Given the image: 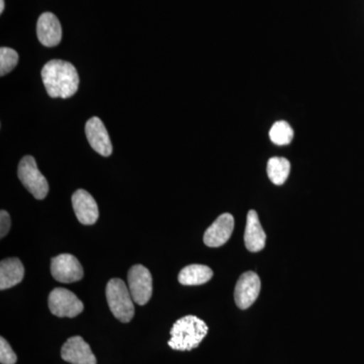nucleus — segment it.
I'll return each mask as SVG.
<instances>
[{"label":"nucleus","instance_id":"1","mask_svg":"<svg viewBox=\"0 0 364 364\" xmlns=\"http://www.w3.org/2000/svg\"><path fill=\"white\" fill-rule=\"evenodd\" d=\"M43 83L49 97L69 98L78 90L79 76L75 67L63 60H51L42 69Z\"/></svg>","mask_w":364,"mask_h":364},{"label":"nucleus","instance_id":"2","mask_svg":"<svg viewBox=\"0 0 364 364\" xmlns=\"http://www.w3.org/2000/svg\"><path fill=\"white\" fill-rule=\"evenodd\" d=\"M208 332V325L200 318L186 316L172 326L168 345L174 350L191 351L200 344Z\"/></svg>","mask_w":364,"mask_h":364},{"label":"nucleus","instance_id":"3","mask_svg":"<svg viewBox=\"0 0 364 364\" xmlns=\"http://www.w3.org/2000/svg\"><path fill=\"white\" fill-rule=\"evenodd\" d=\"M107 301L112 315L122 323H129L135 315L134 299L124 280L112 279L107 282Z\"/></svg>","mask_w":364,"mask_h":364},{"label":"nucleus","instance_id":"4","mask_svg":"<svg viewBox=\"0 0 364 364\" xmlns=\"http://www.w3.org/2000/svg\"><path fill=\"white\" fill-rule=\"evenodd\" d=\"M18 174L21 183L33 198L44 200L49 193V183L38 168L35 158L30 155L23 157L18 164Z\"/></svg>","mask_w":364,"mask_h":364},{"label":"nucleus","instance_id":"5","mask_svg":"<svg viewBox=\"0 0 364 364\" xmlns=\"http://www.w3.org/2000/svg\"><path fill=\"white\" fill-rule=\"evenodd\" d=\"M48 305L53 315L59 318H75L85 309L82 301L75 294L62 287L53 289Z\"/></svg>","mask_w":364,"mask_h":364},{"label":"nucleus","instance_id":"6","mask_svg":"<svg viewBox=\"0 0 364 364\" xmlns=\"http://www.w3.org/2000/svg\"><path fill=\"white\" fill-rule=\"evenodd\" d=\"M128 287L134 301L144 306L150 301L153 291L152 275L143 265H134L128 272Z\"/></svg>","mask_w":364,"mask_h":364},{"label":"nucleus","instance_id":"7","mask_svg":"<svg viewBox=\"0 0 364 364\" xmlns=\"http://www.w3.org/2000/svg\"><path fill=\"white\" fill-rule=\"evenodd\" d=\"M51 273L57 282L72 284L82 279L83 268L75 256L61 254L52 258Z\"/></svg>","mask_w":364,"mask_h":364},{"label":"nucleus","instance_id":"8","mask_svg":"<svg viewBox=\"0 0 364 364\" xmlns=\"http://www.w3.org/2000/svg\"><path fill=\"white\" fill-rule=\"evenodd\" d=\"M261 282L255 272L243 273L235 287V301L242 310L248 309L259 296Z\"/></svg>","mask_w":364,"mask_h":364},{"label":"nucleus","instance_id":"9","mask_svg":"<svg viewBox=\"0 0 364 364\" xmlns=\"http://www.w3.org/2000/svg\"><path fill=\"white\" fill-rule=\"evenodd\" d=\"M85 134L88 143L95 152L104 157L111 156L112 153L111 139L102 119L97 117L88 119L85 124Z\"/></svg>","mask_w":364,"mask_h":364},{"label":"nucleus","instance_id":"10","mask_svg":"<svg viewBox=\"0 0 364 364\" xmlns=\"http://www.w3.org/2000/svg\"><path fill=\"white\" fill-rule=\"evenodd\" d=\"M61 358L71 364H97V358L90 345L80 336L67 340L61 349Z\"/></svg>","mask_w":364,"mask_h":364},{"label":"nucleus","instance_id":"11","mask_svg":"<svg viewBox=\"0 0 364 364\" xmlns=\"http://www.w3.org/2000/svg\"><path fill=\"white\" fill-rule=\"evenodd\" d=\"M234 218L231 214H223L205 231L203 242L208 247H221L231 238L234 230Z\"/></svg>","mask_w":364,"mask_h":364},{"label":"nucleus","instance_id":"12","mask_svg":"<svg viewBox=\"0 0 364 364\" xmlns=\"http://www.w3.org/2000/svg\"><path fill=\"white\" fill-rule=\"evenodd\" d=\"M72 207L81 224L87 226L95 224L100 217L97 202L85 189H78L73 193Z\"/></svg>","mask_w":364,"mask_h":364},{"label":"nucleus","instance_id":"13","mask_svg":"<svg viewBox=\"0 0 364 364\" xmlns=\"http://www.w3.org/2000/svg\"><path fill=\"white\" fill-rule=\"evenodd\" d=\"M37 35L41 44L45 47L59 45L62 40V26L58 18L52 13L41 14L37 23Z\"/></svg>","mask_w":364,"mask_h":364},{"label":"nucleus","instance_id":"14","mask_svg":"<svg viewBox=\"0 0 364 364\" xmlns=\"http://www.w3.org/2000/svg\"><path fill=\"white\" fill-rule=\"evenodd\" d=\"M244 241L246 248L251 252H259L265 247L267 234L261 226L259 218L255 210H249Z\"/></svg>","mask_w":364,"mask_h":364},{"label":"nucleus","instance_id":"15","mask_svg":"<svg viewBox=\"0 0 364 364\" xmlns=\"http://www.w3.org/2000/svg\"><path fill=\"white\" fill-rule=\"evenodd\" d=\"M25 277V267L18 258H6L0 262V289H11Z\"/></svg>","mask_w":364,"mask_h":364},{"label":"nucleus","instance_id":"16","mask_svg":"<svg viewBox=\"0 0 364 364\" xmlns=\"http://www.w3.org/2000/svg\"><path fill=\"white\" fill-rule=\"evenodd\" d=\"M213 270L207 265L191 264L179 272L178 282L183 286H200L213 277Z\"/></svg>","mask_w":364,"mask_h":364},{"label":"nucleus","instance_id":"17","mask_svg":"<svg viewBox=\"0 0 364 364\" xmlns=\"http://www.w3.org/2000/svg\"><path fill=\"white\" fill-rule=\"evenodd\" d=\"M291 172V163L284 157H273L268 160L267 176L275 186H282Z\"/></svg>","mask_w":364,"mask_h":364},{"label":"nucleus","instance_id":"18","mask_svg":"<svg viewBox=\"0 0 364 364\" xmlns=\"http://www.w3.org/2000/svg\"><path fill=\"white\" fill-rule=\"evenodd\" d=\"M269 138L272 142L277 144V145H289L294 138L293 128L287 122H277L270 129Z\"/></svg>","mask_w":364,"mask_h":364},{"label":"nucleus","instance_id":"19","mask_svg":"<svg viewBox=\"0 0 364 364\" xmlns=\"http://www.w3.org/2000/svg\"><path fill=\"white\" fill-rule=\"evenodd\" d=\"M18 54L11 48L0 49V75L4 76L18 65Z\"/></svg>","mask_w":364,"mask_h":364},{"label":"nucleus","instance_id":"20","mask_svg":"<svg viewBox=\"0 0 364 364\" xmlns=\"http://www.w3.org/2000/svg\"><path fill=\"white\" fill-rule=\"evenodd\" d=\"M18 361V356L14 353L11 345L4 337L0 338V363L16 364Z\"/></svg>","mask_w":364,"mask_h":364},{"label":"nucleus","instance_id":"21","mask_svg":"<svg viewBox=\"0 0 364 364\" xmlns=\"http://www.w3.org/2000/svg\"><path fill=\"white\" fill-rule=\"evenodd\" d=\"M11 226V215H9L6 210H2L1 212H0V237H1V238H4V237L9 234Z\"/></svg>","mask_w":364,"mask_h":364},{"label":"nucleus","instance_id":"22","mask_svg":"<svg viewBox=\"0 0 364 364\" xmlns=\"http://www.w3.org/2000/svg\"><path fill=\"white\" fill-rule=\"evenodd\" d=\"M4 0H0V13H4Z\"/></svg>","mask_w":364,"mask_h":364}]
</instances>
